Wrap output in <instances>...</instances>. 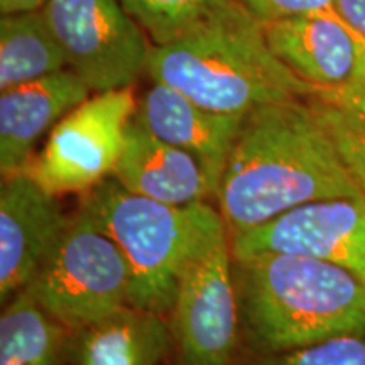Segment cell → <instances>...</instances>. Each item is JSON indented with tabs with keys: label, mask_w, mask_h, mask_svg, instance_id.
Returning a JSON list of instances; mask_svg holds the SVG:
<instances>
[{
	"label": "cell",
	"mask_w": 365,
	"mask_h": 365,
	"mask_svg": "<svg viewBox=\"0 0 365 365\" xmlns=\"http://www.w3.org/2000/svg\"><path fill=\"white\" fill-rule=\"evenodd\" d=\"M365 196L309 98L245 115L217 190L228 237L299 205Z\"/></svg>",
	"instance_id": "1"
},
{
	"label": "cell",
	"mask_w": 365,
	"mask_h": 365,
	"mask_svg": "<svg viewBox=\"0 0 365 365\" xmlns=\"http://www.w3.org/2000/svg\"><path fill=\"white\" fill-rule=\"evenodd\" d=\"M145 73L228 115L314 93L274 54L264 24L240 0H222L175 39L150 46Z\"/></svg>",
	"instance_id": "2"
},
{
	"label": "cell",
	"mask_w": 365,
	"mask_h": 365,
	"mask_svg": "<svg viewBox=\"0 0 365 365\" xmlns=\"http://www.w3.org/2000/svg\"><path fill=\"white\" fill-rule=\"evenodd\" d=\"M240 327L259 354L365 336V281L312 257L259 254L234 259Z\"/></svg>",
	"instance_id": "3"
},
{
	"label": "cell",
	"mask_w": 365,
	"mask_h": 365,
	"mask_svg": "<svg viewBox=\"0 0 365 365\" xmlns=\"http://www.w3.org/2000/svg\"><path fill=\"white\" fill-rule=\"evenodd\" d=\"M83 207L124 255L130 271V304L170 314L188 269L228 230L207 202L166 205L134 195L107 178L81 196Z\"/></svg>",
	"instance_id": "4"
},
{
	"label": "cell",
	"mask_w": 365,
	"mask_h": 365,
	"mask_svg": "<svg viewBox=\"0 0 365 365\" xmlns=\"http://www.w3.org/2000/svg\"><path fill=\"white\" fill-rule=\"evenodd\" d=\"M130 286L120 249L80 207L27 289L46 312L76 331L129 307Z\"/></svg>",
	"instance_id": "5"
},
{
	"label": "cell",
	"mask_w": 365,
	"mask_h": 365,
	"mask_svg": "<svg viewBox=\"0 0 365 365\" xmlns=\"http://www.w3.org/2000/svg\"><path fill=\"white\" fill-rule=\"evenodd\" d=\"M135 105L134 86L88 97L49 132L24 173L54 196L95 188L115 170Z\"/></svg>",
	"instance_id": "6"
},
{
	"label": "cell",
	"mask_w": 365,
	"mask_h": 365,
	"mask_svg": "<svg viewBox=\"0 0 365 365\" xmlns=\"http://www.w3.org/2000/svg\"><path fill=\"white\" fill-rule=\"evenodd\" d=\"M41 11L91 93L134 86L145 73L153 43L122 0H48Z\"/></svg>",
	"instance_id": "7"
},
{
	"label": "cell",
	"mask_w": 365,
	"mask_h": 365,
	"mask_svg": "<svg viewBox=\"0 0 365 365\" xmlns=\"http://www.w3.org/2000/svg\"><path fill=\"white\" fill-rule=\"evenodd\" d=\"M170 317L176 365H235L240 314L230 237L188 269Z\"/></svg>",
	"instance_id": "8"
},
{
	"label": "cell",
	"mask_w": 365,
	"mask_h": 365,
	"mask_svg": "<svg viewBox=\"0 0 365 365\" xmlns=\"http://www.w3.org/2000/svg\"><path fill=\"white\" fill-rule=\"evenodd\" d=\"M232 257L287 254L349 269L365 281V196L327 198L294 207L230 235Z\"/></svg>",
	"instance_id": "9"
},
{
	"label": "cell",
	"mask_w": 365,
	"mask_h": 365,
	"mask_svg": "<svg viewBox=\"0 0 365 365\" xmlns=\"http://www.w3.org/2000/svg\"><path fill=\"white\" fill-rule=\"evenodd\" d=\"M58 196L19 173L0 188V299L6 304L36 279L70 225Z\"/></svg>",
	"instance_id": "10"
},
{
	"label": "cell",
	"mask_w": 365,
	"mask_h": 365,
	"mask_svg": "<svg viewBox=\"0 0 365 365\" xmlns=\"http://www.w3.org/2000/svg\"><path fill=\"white\" fill-rule=\"evenodd\" d=\"M264 31L274 54L314 91L365 80V36L339 7L264 24Z\"/></svg>",
	"instance_id": "11"
},
{
	"label": "cell",
	"mask_w": 365,
	"mask_h": 365,
	"mask_svg": "<svg viewBox=\"0 0 365 365\" xmlns=\"http://www.w3.org/2000/svg\"><path fill=\"white\" fill-rule=\"evenodd\" d=\"M245 115L212 112L171 86L153 81L137 98L134 122L193 156L218 190Z\"/></svg>",
	"instance_id": "12"
},
{
	"label": "cell",
	"mask_w": 365,
	"mask_h": 365,
	"mask_svg": "<svg viewBox=\"0 0 365 365\" xmlns=\"http://www.w3.org/2000/svg\"><path fill=\"white\" fill-rule=\"evenodd\" d=\"M90 93L85 81L70 68L0 91L2 180L24 173L39 140Z\"/></svg>",
	"instance_id": "13"
},
{
	"label": "cell",
	"mask_w": 365,
	"mask_h": 365,
	"mask_svg": "<svg viewBox=\"0 0 365 365\" xmlns=\"http://www.w3.org/2000/svg\"><path fill=\"white\" fill-rule=\"evenodd\" d=\"M112 178L130 193L175 207L217 196L215 186L193 156L163 143L134 118Z\"/></svg>",
	"instance_id": "14"
},
{
	"label": "cell",
	"mask_w": 365,
	"mask_h": 365,
	"mask_svg": "<svg viewBox=\"0 0 365 365\" xmlns=\"http://www.w3.org/2000/svg\"><path fill=\"white\" fill-rule=\"evenodd\" d=\"M173 346L164 314L129 304L73 331L71 365H159Z\"/></svg>",
	"instance_id": "15"
},
{
	"label": "cell",
	"mask_w": 365,
	"mask_h": 365,
	"mask_svg": "<svg viewBox=\"0 0 365 365\" xmlns=\"http://www.w3.org/2000/svg\"><path fill=\"white\" fill-rule=\"evenodd\" d=\"M73 331L22 289L0 317V365H63L70 362Z\"/></svg>",
	"instance_id": "16"
},
{
	"label": "cell",
	"mask_w": 365,
	"mask_h": 365,
	"mask_svg": "<svg viewBox=\"0 0 365 365\" xmlns=\"http://www.w3.org/2000/svg\"><path fill=\"white\" fill-rule=\"evenodd\" d=\"M68 68L43 11L0 17V91Z\"/></svg>",
	"instance_id": "17"
},
{
	"label": "cell",
	"mask_w": 365,
	"mask_h": 365,
	"mask_svg": "<svg viewBox=\"0 0 365 365\" xmlns=\"http://www.w3.org/2000/svg\"><path fill=\"white\" fill-rule=\"evenodd\" d=\"M222 0H122L153 44L175 39Z\"/></svg>",
	"instance_id": "18"
},
{
	"label": "cell",
	"mask_w": 365,
	"mask_h": 365,
	"mask_svg": "<svg viewBox=\"0 0 365 365\" xmlns=\"http://www.w3.org/2000/svg\"><path fill=\"white\" fill-rule=\"evenodd\" d=\"M339 149L346 170L365 195V125L349 113L308 97Z\"/></svg>",
	"instance_id": "19"
},
{
	"label": "cell",
	"mask_w": 365,
	"mask_h": 365,
	"mask_svg": "<svg viewBox=\"0 0 365 365\" xmlns=\"http://www.w3.org/2000/svg\"><path fill=\"white\" fill-rule=\"evenodd\" d=\"M249 365H365V336H339L281 354H261Z\"/></svg>",
	"instance_id": "20"
},
{
	"label": "cell",
	"mask_w": 365,
	"mask_h": 365,
	"mask_svg": "<svg viewBox=\"0 0 365 365\" xmlns=\"http://www.w3.org/2000/svg\"><path fill=\"white\" fill-rule=\"evenodd\" d=\"M262 24L281 22L336 9V0H240Z\"/></svg>",
	"instance_id": "21"
},
{
	"label": "cell",
	"mask_w": 365,
	"mask_h": 365,
	"mask_svg": "<svg viewBox=\"0 0 365 365\" xmlns=\"http://www.w3.org/2000/svg\"><path fill=\"white\" fill-rule=\"evenodd\" d=\"M312 97L349 113L365 125V80L340 88L317 90Z\"/></svg>",
	"instance_id": "22"
},
{
	"label": "cell",
	"mask_w": 365,
	"mask_h": 365,
	"mask_svg": "<svg viewBox=\"0 0 365 365\" xmlns=\"http://www.w3.org/2000/svg\"><path fill=\"white\" fill-rule=\"evenodd\" d=\"M336 7L365 36V0H336Z\"/></svg>",
	"instance_id": "23"
},
{
	"label": "cell",
	"mask_w": 365,
	"mask_h": 365,
	"mask_svg": "<svg viewBox=\"0 0 365 365\" xmlns=\"http://www.w3.org/2000/svg\"><path fill=\"white\" fill-rule=\"evenodd\" d=\"M46 2L48 0H0V12L2 16H7V14L41 11Z\"/></svg>",
	"instance_id": "24"
}]
</instances>
